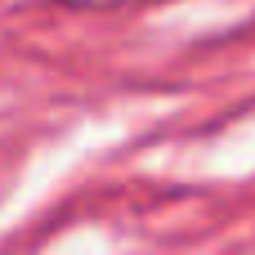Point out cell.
<instances>
[{
  "label": "cell",
  "instance_id": "obj_1",
  "mask_svg": "<svg viewBox=\"0 0 255 255\" xmlns=\"http://www.w3.org/2000/svg\"><path fill=\"white\" fill-rule=\"evenodd\" d=\"M76 9H126V4H148V0H67Z\"/></svg>",
  "mask_w": 255,
  "mask_h": 255
}]
</instances>
